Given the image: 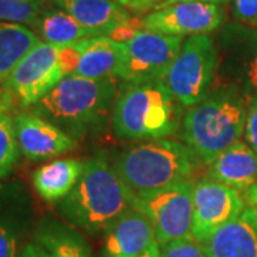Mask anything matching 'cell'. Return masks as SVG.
I'll list each match as a JSON object with an SVG mask.
<instances>
[{"mask_svg":"<svg viewBox=\"0 0 257 257\" xmlns=\"http://www.w3.org/2000/svg\"><path fill=\"white\" fill-rule=\"evenodd\" d=\"M248 104L237 87L214 82L203 100L187 107L182 138L203 163L211 165L244 133Z\"/></svg>","mask_w":257,"mask_h":257,"instance_id":"1","label":"cell"},{"mask_svg":"<svg viewBox=\"0 0 257 257\" xmlns=\"http://www.w3.org/2000/svg\"><path fill=\"white\" fill-rule=\"evenodd\" d=\"M136 196L120 179L104 153L90 157L73 190L60 204L67 220L90 234L110 227L130 209H135Z\"/></svg>","mask_w":257,"mask_h":257,"instance_id":"2","label":"cell"},{"mask_svg":"<svg viewBox=\"0 0 257 257\" xmlns=\"http://www.w3.org/2000/svg\"><path fill=\"white\" fill-rule=\"evenodd\" d=\"M196 155L189 146L169 139L149 140L123 150L113 167L136 197L189 182L196 170Z\"/></svg>","mask_w":257,"mask_h":257,"instance_id":"3","label":"cell"},{"mask_svg":"<svg viewBox=\"0 0 257 257\" xmlns=\"http://www.w3.org/2000/svg\"><path fill=\"white\" fill-rule=\"evenodd\" d=\"M114 93L113 79L97 80L69 74L33 104L32 113L72 138H79L107 116Z\"/></svg>","mask_w":257,"mask_h":257,"instance_id":"4","label":"cell"},{"mask_svg":"<svg viewBox=\"0 0 257 257\" xmlns=\"http://www.w3.org/2000/svg\"><path fill=\"white\" fill-rule=\"evenodd\" d=\"M182 120V104L163 80L128 84L113 109V132L124 140L172 136Z\"/></svg>","mask_w":257,"mask_h":257,"instance_id":"5","label":"cell"},{"mask_svg":"<svg viewBox=\"0 0 257 257\" xmlns=\"http://www.w3.org/2000/svg\"><path fill=\"white\" fill-rule=\"evenodd\" d=\"M217 60V46L209 35L190 36L163 82L182 106L192 107L210 92Z\"/></svg>","mask_w":257,"mask_h":257,"instance_id":"6","label":"cell"},{"mask_svg":"<svg viewBox=\"0 0 257 257\" xmlns=\"http://www.w3.org/2000/svg\"><path fill=\"white\" fill-rule=\"evenodd\" d=\"M217 56V83L237 87L250 101L257 97V29L241 23L224 26Z\"/></svg>","mask_w":257,"mask_h":257,"instance_id":"7","label":"cell"},{"mask_svg":"<svg viewBox=\"0 0 257 257\" xmlns=\"http://www.w3.org/2000/svg\"><path fill=\"white\" fill-rule=\"evenodd\" d=\"M135 209L150 220L159 246L193 237V183L190 180L136 197Z\"/></svg>","mask_w":257,"mask_h":257,"instance_id":"8","label":"cell"},{"mask_svg":"<svg viewBox=\"0 0 257 257\" xmlns=\"http://www.w3.org/2000/svg\"><path fill=\"white\" fill-rule=\"evenodd\" d=\"M126 56L117 76L127 84L163 80L179 56L183 37L142 30L126 43Z\"/></svg>","mask_w":257,"mask_h":257,"instance_id":"9","label":"cell"},{"mask_svg":"<svg viewBox=\"0 0 257 257\" xmlns=\"http://www.w3.org/2000/svg\"><path fill=\"white\" fill-rule=\"evenodd\" d=\"M60 46L40 42L5 80L23 106H33L66 77L59 62Z\"/></svg>","mask_w":257,"mask_h":257,"instance_id":"10","label":"cell"},{"mask_svg":"<svg viewBox=\"0 0 257 257\" xmlns=\"http://www.w3.org/2000/svg\"><path fill=\"white\" fill-rule=\"evenodd\" d=\"M247 207L244 196L211 177L193 183V237L207 239L213 231L236 219Z\"/></svg>","mask_w":257,"mask_h":257,"instance_id":"11","label":"cell"},{"mask_svg":"<svg viewBox=\"0 0 257 257\" xmlns=\"http://www.w3.org/2000/svg\"><path fill=\"white\" fill-rule=\"evenodd\" d=\"M224 23V9L217 3L180 2L143 18V28L172 36L207 35Z\"/></svg>","mask_w":257,"mask_h":257,"instance_id":"12","label":"cell"},{"mask_svg":"<svg viewBox=\"0 0 257 257\" xmlns=\"http://www.w3.org/2000/svg\"><path fill=\"white\" fill-rule=\"evenodd\" d=\"M15 130L22 153L32 162L53 159L76 149L70 135L35 113L19 114Z\"/></svg>","mask_w":257,"mask_h":257,"instance_id":"13","label":"cell"},{"mask_svg":"<svg viewBox=\"0 0 257 257\" xmlns=\"http://www.w3.org/2000/svg\"><path fill=\"white\" fill-rule=\"evenodd\" d=\"M155 241L150 220L138 209H130L104 231L101 257H139Z\"/></svg>","mask_w":257,"mask_h":257,"instance_id":"14","label":"cell"},{"mask_svg":"<svg viewBox=\"0 0 257 257\" xmlns=\"http://www.w3.org/2000/svg\"><path fill=\"white\" fill-rule=\"evenodd\" d=\"M207 257H257V219L246 207L202 241Z\"/></svg>","mask_w":257,"mask_h":257,"instance_id":"15","label":"cell"},{"mask_svg":"<svg viewBox=\"0 0 257 257\" xmlns=\"http://www.w3.org/2000/svg\"><path fill=\"white\" fill-rule=\"evenodd\" d=\"M56 8L69 13L93 36H110L114 29L132 18L117 0H53Z\"/></svg>","mask_w":257,"mask_h":257,"instance_id":"16","label":"cell"},{"mask_svg":"<svg viewBox=\"0 0 257 257\" xmlns=\"http://www.w3.org/2000/svg\"><path fill=\"white\" fill-rule=\"evenodd\" d=\"M209 177L246 193L257 184V152L237 140L216 157L209 169Z\"/></svg>","mask_w":257,"mask_h":257,"instance_id":"17","label":"cell"},{"mask_svg":"<svg viewBox=\"0 0 257 257\" xmlns=\"http://www.w3.org/2000/svg\"><path fill=\"white\" fill-rule=\"evenodd\" d=\"M126 43L116 42L107 36L87 37L76 76L87 79H113L117 76L120 66L126 56Z\"/></svg>","mask_w":257,"mask_h":257,"instance_id":"18","label":"cell"},{"mask_svg":"<svg viewBox=\"0 0 257 257\" xmlns=\"http://www.w3.org/2000/svg\"><path fill=\"white\" fill-rule=\"evenodd\" d=\"M84 163L77 159H57L35 170L32 183L46 202H59L73 190L82 175Z\"/></svg>","mask_w":257,"mask_h":257,"instance_id":"19","label":"cell"},{"mask_svg":"<svg viewBox=\"0 0 257 257\" xmlns=\"http://www.w3.org/2000/svg\"><path fill=\"white\" fill-rule=\"evenodd\" d=\"M40 40L53 46H69L87 37H94L86 28L60 9H43L32 25Z\"/></svg>","mask_w":257,"mask_h":257,"instance_id":"20","label":"cell"},{"mask_svg":"<svg viewBox=\"0 0 257 257\" xmlns=\"http://www.w3.org/2000/svg\"><path fill=\"white\" fill-rule=\"evenodd\" d=\"M40 42L28 26L0 22V80H6L20 60Z\"/></svg>","mask_w":257,"mask_h":257,"instance_id":"21","label":"cell"},{"mask_svg":"<svg viewBox=\"0 0 257 257\" xmlns=\"http://www.w3.org/2000/svg\"><path fill=\"white\" fill-rule=\"evenodd\" d=\"M42 257H92L87 243L73 230L60 224H45L35 236Z\"/></svg>","mask_w":257,"mask_h":257,"instance_id":"22","label":"cell"},{"mask_svg":"<svg viewBox=\"0 0 257 257\" xmlns=\"http://www.w3.org/2000/svg\"><path fill=\"white\" fill-rule=\"evenodd\" d=\"M19 143L15 121L0 109V179L10 173L19 157Z\"/></svg>","mask_w":257,"mask_h":257,"instance_id":"23","label":"cell"},{"mask_svg":"<svg viewBox=\"0 0 257 257\" xmlns=\"http://www.w3.org/2000/svg\"><path fill=\"white\" fill-rule=\"evenodd\" d=\"M43 9V0H0V22L32 26Z\"/></svg>","mask_w":257,"mask_h":257,"instance_id":"24","label":"cell"},{"mask_svg":"<svg viewBox=\"0 0 257 257\" xmlns=\"http://www.w3.org/2000/svg\"><path fill=\"white\" fill-rule=\"evenodd\" d=\"M159 247L162 257H207L203 243L194 237L175 240Z\"/></svg>","mask_w":257,"mask_h":257,"instance_id":"25","label":"cell"},{"mask_svg":"<svg viewBox=\"0 0 257 257\" xmlns=\"http://www.w3.org/2000/svg\"><path fill=\"white\" fill-rule=\"evenodd\" d=\"M231 12L237 23L257 29V0H233Z\"/></svg>","mask_w":257,"mask_h":257,"instance_id":"26","label":"cell"},{"mask_svg":"<svg viewBox=\"0 0 257 257\" xmlns=\"http://www.w3.org/2000/svg\"><path fill=\"white\" fill-rule=\"evenodd\" d=\"M0 257H20L18 236L5 221H0Z\"/></svg>","mask_w":257,"mask_h":257,"instance_id":"27","label":"cell"},{"mask_svg":"<svg viewBox=\"0 0 257 257\" xmlns=\"http://www.w3.org/2000/svg\"><path fill=\"white\" fill-rule=\"evenodd\" d=\"M142 29H145L143 28V19L140 20L139 18H130L126 23H123L117 29H114L113 33L107 37H110L116 42H120V43H127L138 33L142 32Z\"/></svg>","mask_w":257,"mask_h":257,"instance_id":"28","label":"cell"},{"mask_svg":"<svg viewBox=\"0 0 257 257\" xmlns=\"http://www.w3.org/2000/svg\"><path fill=\"white\" fill-rule=\"evenodd\" d=\"M244 138L248 146L257 152V97L250 101L247 109V117L244 124Z\"/></svg>","mask_w":257,"mask_h":257,"instance_id":"29","label":"cell"},{"mask_svg":"<svg viewBox=\"0 0 257 257\" xmlns=\"http://www.w3.org/2000/svg\"><path fill=\"white\" fill-rule=\"evenodd\" d=\"M166 0H128L127 8L136 13H145L150 9L156 10Z\"/></svg>","mask_w":257,"mask_h":257,"instance_id":"30","label":"cell"},{"mask_svg":"<svg viewBox=\"0 0 257 257\" xmlns=\"http://www.w3.org/2000/svg\"><path fill=\"white\" fill-rule=\"evenodd\" d=\"M243 196L246 199V203H247L248 207L253 209L257 219V184H254L253 187H250L246 193H243Z\"/></svg>","mask_w":257,"mask_h":257,"instance_id":"31","label":"cell"},{"mask_svg":"<svg viewBox=\"0 0 257 257\" xmlns=\"http://www.w3.org/2000/svg\"><path fill=\"white\" fill-rule=\"evenodd\" d=\"M20 257H42L40 250L36 246V243H29L26 247L23 248V251L20 253Z\"/></svg>","mask_w":257,"mask_h":257,"instance_id":"32","label":"cell"},{"mask_svg":"<svg viewBox=\"0 0 257 257\" xmlns=\"http://www.w3.org/2000/svg\"><path fill=\"white\" fill-rule=\"evenodd\" d=\"M180 2H207V3H217V5H221V3H227V2H231V0H166L165 3H162L156 10L163 9V8H167L170 5H175V3H180Z\"/></svg>","mask_w":257,"mask_h":257,"instance_id":"33","label":"cell"},{"mask_svg":"<svg viewBox=\"0 0 257 257\" xmlns=\"http://www.w3.org/2000/svg\"><path fill=\"white\" fill-rule=\"evenodd\" d=\"M139 257H162V254H160V247H159V243H157V241H155V243H153L150 247L147 248L143 254H140Z\"/></svg>","mask_w":257,"mask_h":257,"instance_id":"34","label":"cell"},{"mask_svg":"<svg viewBox=\"0 0 257 257\" xmlns=\"http://www.w3.org/2000/svg\"><path fill=\"white\" fill-rule=\"evenodd\" d=\"M119 3H121L123 6H127V3H128V0H117Z\"/></svg>","mask_w":257,"mask_h":257,"instance_id":"35","label":"cell"},{"mask_svg":"<svg viewBox=\"0 0 257 257\" xmlns=\"http://www.w3.org/2000/svg\"><path fill=\"white\" fill-rule=\"evenodd\" d=\"M28 2H32V0H28Z\"/></svg>","mask_w":257,"mask_h":257,"instance_id":"36","label":"cell"}]
</instances>
